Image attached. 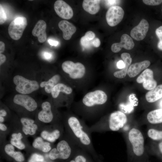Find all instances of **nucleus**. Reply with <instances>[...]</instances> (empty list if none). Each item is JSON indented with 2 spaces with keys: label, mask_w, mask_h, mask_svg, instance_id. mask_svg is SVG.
<instances>
[{
  "label": "nucleus",
  "mask_w": 162,
  "mask_h": 162,
  "mask_svg": "<svg viewBox=\"0 0 162 162\" xmlns=\"http://www.w3.org/2000/svg\"><path fill=\"white\" fill-rule=\"evenodd\" d=\"M70 138L79 148L92 153L95 150L89 127L74 116L68 118L67 121Z\"/></svg>",
  "instance_id": "1"
},
{
  "label": "nucleus",
  "mask_w": 162,
  "mask_h": 162,
  "mask_svg": "<svg viewBox=\"0 0 162 162\" xmlns=\"http://www.w3.org/2000/svg\"><path fill=\"white\" fill-rule=\"evenodd\" d=\"M78 148L71 139L70 142L62 140L58 143L56 148L51 150L49 157L52 160L57 159L66 160L68 158L72 152H75Z\"/></svg>",
  "instance_id": "2"
},
{
  "label": "nucleus",
  "mask_w": 162,
  "mask_h": 162,
  "mask_svg": "<svg viewBox=\"0 0 162 162\" xmlns=\"http://www.w3.org/2000/svg\"><path fill=\"white\" fill-rule=\"evenodd\" d=\"M16 85L15 90L19 93L27 94L38 90L39 85L37 81L27 79L20 75H16L13 78Z\"/></svg>",
  "instance_id": "3"
},
{
  "label": "nucleus",
  "mask_w": 162,
  "mask_h": 162,
  "mask_svg": "<svg viewBox=\"0 0 162 162\" xmlns=\"http://www.w3.org/2000/svg\"><path fill=\"white\" fill-rule=\"evenodd\" d=\"M128 137L134 154L138 156L142 155L144 151V141L141 131L136 128H133L129 131Z\"/></svg>",
  "instance_id": "4"
},
{
  "label": "nucleus",
  "mask_w": 162,
  "mask_h": 162,
  "mask_svg": "<svg viewBox=\"0 0 162 162\" xmlns=\"http://www.w3.org/2000/svg\"><path fill=\"white\" fill-rule=\"evenodd\" d=\"M27 25L26 18L24 16L17 17L13 20L8 27V32L10 37L15 40H19Z\"/></svg>",
  "instance_id": "5"
},
{
  "label": "nucleus",
  "mask_w": 162,
  "mask_h": 162,
  "mask_svg": "<svg viewBox=\"0 0 162 162\" xmlns=\"http://www.w3.org/2000/svg\"><path fill=\"white\" fill-rule=\"evenodd\" d=\"M62 67L63 70L73 79L81 78L85 73V67L80 62L75 63L71 61H67L63 63Z\"/></svg>",
  "instance_id": "6"
},
{
  "label": "nucleus",
  "mask_w": 162,
  "mask_h": 162,
  "mask_svg": "<svg viewBox=\"0 0 162 162\" xmlns=\"http://www.w3.org/2000/svg\"><path fill=\"white\" fill-rule=\"evenodd\" d=\"M106 94L103 91L97 90L86 94L82 99L84 104L88 107L105 104L107 100Z\"/></svg>",
  "instance_id": "7"
},
{
  "label": "nucleus",
  "mask_w": 162,
  "mask_h": 162,
  "mask_svg": "<svg viewBox=\"0 0 162 162\" xmlns=\"http://www.w3.org/2000/svg\"><path fill=\"white\" fill-rule=\"evenodd\" d=\"M127 121V116L123 112L120 111H116L110 114L108 126L110 130L117 131L124 127Z\"/></svg>",
  "instance_id": "8"
},
{
  "label": "nucleus",
  "mask_w": 162,
  "mask_h": 162,
  "mask_svg": "<svg viewBox=\"0 0 162 162\" xmlns=\"http://www.w3.org/2000/svg\"><path fill=\"white\" fill-rule=\"evenodd\" d=\"M124 15V11L121 7L116 5L111 7L106 14L108 24L112 27L117 25L121 21Z\"/></svg>",
  "instance_id": "9"
},
{
  "label": "nucleus",
  "mask_w": 162,
  "mask_h": 162,
  "mask_svg": "<svg viewBox=\"0 0 162 162\" xmlns=\"http://www.w3.org/2000/svg\"><path fill=\"white\" fill-rule=\"evenodd\" d=\"M137 82L142 83L143 88L146 89L151 90L157 85L156 81L154 79L153 72L149 69H146L136 79Z\"/></svg>",
  "instance_id": "10"
},
{
  "label": "nucleus",
  "mask_w": 162,
  "mask_h": 162,
  "mask_svg": "<svg viewBox=\"0 0 162 162\" xmlns=\"http://www.w3.org/2000/svg\"><path fill=\"white\" fill-rule=\"evenodd\" d=\"M14 103L24 107L29 111H33L36 109L37 104L32 97L27 94H18L14 97Z\"/></svg>",
  "instance_id": "11"
},
{
  "label": "nucleus",
  "mask_w": 162,
  "mask_h": 162,
  "mask_svg": "<svg viewBox=\"0 0 162 162\" xmlns=\"http://www.w3.org/2000/svg\"><path fill=\"white\" fill-rule=\"evenodd\" d=\"M54 8L56 14L62 18L68 20L72 18L73 16L72 8L63 0L56 1L54 4Z\"/></svg>",
  "instance_id": "12"
},
{
  "label": "nucleus",
  "mask_w": 162,
  "mask_h": 162,
  "mask_svg": "<svg viewBox=\"0 0 162 162\" xmlns=\"http://www.w3.org/2000/svg\"><path fill=\"white\" fill-rule=\"evenodd\" d=\"M121 57L124 61L120 60L118 62L117 66L118 68L122 69L116 71L114 73V76L118 78H123L126 76L127 73L128 68L132 61L130 55L128 53H122L121 55Z\"/></svg>",
  "instance_id": "13"
},
{
  "label": "nucleus",
  "mask_w": 162,
  "mask_h": 162,
  "mask_svg": "<svg viewBox=\"0 0 162 162\" xmlns=\"http://www.w3.org/2000/svg\"><path fill=\"white\" fill-rule=\"evenodd\" d=\"M149 28V24L145 19H142L139 24L131 31V37L135 40L140 41L145 37Z\"/></svg>",
  "instance_id": "14"
},
{
  "label": "nucleus",
  "mask_w": 162,
  "mask_h": 162,
  "mask_svg": "<svg viewBox=\"0 0 162 162\" xmlns=\"http://www.w3.org/2000/svg\"><path fill=\"white\" fill-rule=\"evenodd\" d=\"M134 46V42L128 35L126 34H123L121 38V41L119 43H116L111 46V50L115 53L119 52L122 48L130 50L132 49Z\"/></svg>",
  "instance_id": "15"
},
{
  "label": "nucleus",
  "mask_w": 162,
  "mask_h": 162,
  "mask_svg": "<svg viewBox=\"0 0 162 162\" xmlns=\"http://www.w3.org/2000/svg\"><path fill=\"white\" fill-rule=\"evenodd\" d=\"M46 24L45 22L43 20H40L37 22L32 30V34L37 37L40 43H44L46 40Z\"/></svg>",
  "instance_id": "16"
},
{
  "label": "nucleus",
  "mask_w": 162,
  "mask_h": 162,
  "mask_svg": "<svg viewBox=\"0 0 162 162\" xmlns=\"http://www.w3.org/2000/svg\"><path fill=\"white\" fill-rule=\"evenodd\" d=\"M42 110L38 114V118L40 121L46 123L51 122L53 118V116L51 111V105L50 102L45 101L41 105Z\"/></svg>",
  "instance_id": "17"
},
{
  "label": "nucleus",
  "mask_w": 162,
  "mask_h": 162,
  "mask_svg": "<svg viewBox=\"0 0 162 162\" xmlns=\"http://www.w3.org/2000/svg\"><path fill=\"white\" fill-rule=\"evenodd\" d=\"M59 28L63 32V37L65 40H70L76 32V28L72 23L67 20H62L58 24Z\"/></svg>",
  "instance_id": "18"
},
{
  "label": "nucleus",
  "mask_w": 162,
  "mask_h": 162,
  "mask_svg": "<svg viewBox=\"0 0 162 162\" xmlns=\"http://www.w3.org/2000/svg\"><path fill=\"white\" fill-rule=\"evenodd\" d=\"M150 64V62L147 60L134 63L129 67L127 74L130 77H134L141 71L146 69Z\"/></svg>",
  "instance_id": "19"
},
{
  "label": "nucleus",
  "mask_w": 162,
  "mask_h": 162,
  "mask_svg": "<svg viewBox=\"0 0 162 162\" xmlns=\"http://www.w3.org/2000/svg\"><path fill=\"white\" fill-rule=\"evenodd\" d=\"M100 0H84L82 7L86 12L92 14H94L99 11L100 7Z\"/></svg>",
  "instance_id": "20"
},
{
  "label": "nucleus",
  "mask_w": 162,
  "mask_h": 162,
  "mask_svg": "<svg viewBox=\"0 0 162 162\" xmlns=\"http://www.w3.org/2000/svg\"><path fill=\"white\" fill-rule=\"evenodd\" d=\"M20 121L23 125L22 131L25 134L33 135L35 134L38 127L36 124L34 123V120L27 118H22L21 119Z\"/></svg>",
  "instance_id": "21"
},
{
  "label": "nucleus",
  "mask_w": 162,
  "mask_h": 162,
  "mask_svg": "<svg viewBox=\"0 0 162 162\" xmlns=\"http://www.w3.org/2000/svg\"><path fill=\"white\" fill-rule=\"evenodd\" d=\"M162 97V84L150 90L146 95V98L148 102L153 103Z\"/></svg>",
  "instance_id": "22"
},
{
  "label": "nucleus",
  "mask_w": 162,
  "mask_h": 162,
  "mask_svg": "<svg viewBox=\"0 0 162 162\" xmlns=\"http://www.w3.org/2000/svg\"><path fill=\"white\" fill-rule=\"evenodd\" d=\"M60 80V76L58 74H56L48 81L41 82L40 86L41 88L44 87L45 91L46 93H50L54 87L58 84Z\"/></svg>",
  "instance_id": "23"
},
{
  "label": "nucleus",
  "mask_w": 162,
  "mask_h": 162,
  "mask_svg": "<svg viewBox=\"0 0 162 162\" xmlns=\"http://www.w3.org/2000/svg\"><path fill=\"white\" fill-rule=\"evenodd\" d=\"M148 122L152 124L162 123V109L154 110L149 112L147 115Z\"/></svg>",
  "instance_id": "24"
},
{
  "label": "nucleus",
  "mask_w": 162,
  "mask_h": 162,
  "mask_svg": "<svg viewBox=\"0 0 162 162\" xmlns=\"http://www.w3.org/2000/svg\"><path fill=\"white\" fill-rule=\"evenodd\" d=\"M72 92V88L63 83H58L53 88L51 94L52 97L56 98L60 92H62L67 94H70Z\"/></svg>",
  "instance_id": "25"
},
{
  "label": "nucleus",
  "mask_w": 162,
  "mask_h": 162,
  "mask_svg": "<svg viewBox=\"0 0 162 162\" xmlns=\"http://www.w3.org/2000/svg\"><path fill=\"white\" fill-rule=\"evenodd\" d=\"M4 150L6 154L17 161L22 162L24 160L23 154L20 152H15L14 147L12 144H8L6 145L4 147Z\"/></svg>",
  "instance_id": "26"
},
{
  "label": "nucleus",
  "mask_w": 162,
  "mask_h": 162,
  "mask_svg": "<svg viewBox=\"0 0 162 162\" xmlns=\"http://www.w3.org/2000/svg\"><path fill=\"white\" fill-rule=\"evenodd\" d=\"M32 146L34 148L44 152H47L51 148L50 143L44 142L42 138L40 137H38L34 140L32 143Z\"/></svg>",
  "instance_id": "27"
},
{
  "label": "nucleus",
  "mask_w": 162,
  "mask_h": 162,
  "mask_svg": "<svg viewBox=\"0 0 162 162\" xmlns=\"http://www.w3.org/2000/svg\"><path fill=\"white\" fill-rule=\"evenodd\" d=\"M41 136L44 139L47 141L53 142L58 139L60 136V131L58 129H55L51 132H49L47 131H43Z\"/></svg>",
  "instance_id": "28"
},
{
  "label": "nucleus",
  "mask_w": 162,
  "mask_h": 162,
  "mask_svg": "<svg viewBox=\"0 0 162 162\" xmlns=\"http://www.w3.org/2000/svg\"><path fill=\"white\" fill-rule=\"evenodd\" d=\"M12 138L11 139V144L20 149L25 148V145L22 142L21 139L22 136L21 133H14L12 135Z\"/></svg>",
  "instance_id": "29"
},
{
  "label": "nucleus",
  "mask_w": 162,
  "mask_h": 162,
  "mask_svg": "<svg viewBox=\"0 0 162 162\" xmlns=\"http://www.w3.org/2000/svg\"><path fill=\"white\" fill-rule=\"evenodd\" d=\"M148 136L152 139L155 140H162V131L158 130L151 128L148 130L147 132Z\"/></svg>",
  "instance_id": "30"
},
{
  "label": "nucleus",
  "mask_w": 162,
  "mask_h": 162,
  "mask_svg": "<svg viewBox=\"0 0 162 162\" xmlns=\"http://www.w3.org/2000/svg\"><path fill=\"white\" fill-rule=\"evenodd\" d=\"M155 33L159 40L157 44L159 50L162 51V26L156 29Z\"/></svg>",
  "instance_id": "31"
},
{
  "label": "nucleus",
  "mask_w": 162,
  "mask_h": 162,
  "mask_svg": "<svg viewBox=\"0 0 162 162\" xmlns=\"http://www.w3.org/2000/svg\"><path fill=\"white\" fill-rule=\"evenodd\" d=\"M44 160V158L42 155L34 153L31 156L28 162H43Z\"/></svg>",
  "instance_id": "32"
},
{
  "label": "nucleus",
  "mask_w": 162,
  "mask_h": 162,
  "mask_svg": "<svg viewBox=\"0 0 162 162\" xmlns=\"http://www.w3.org/2000/svg\"><path fill=\"white\" fill-rule=\"evenodd\" d=\"M92 40L88 41L87 40L84 36L82 37L80 39V44L82 46L86 48L90 47L92 44Z\"/></svg>",
  "instance_id": "33"
},
{
  "label": "nucleus",
  "mask_w": 162,
  "mask_h": 162,
  "mask_svg": "<svg viewBox=\"0 0 162 162\" xmlns=\"http://www.w3.org/2000/svg\"><path fill=\"white\" fill-rule=\"evenodd\" d=\"M7 20L6 15L4 8L0 4V24H2L4 23Z\"/></svg>",
  "instance_id": "34"
},
{
  "label": "nucleus",
  "mask_w": 162,
  "mask_h": 162,
  "mask_svg": "<svg viewBox=\"0 0 162 162\" xmlns=\"http://www.w3.org/2000/svg\"><path fill=\"white\" fill-rule=\"evenodd\" d=\"M142 1L146 4L152 6L158 5L162 2L161 0H143Z\"/></svg>",
  "instance_id": "35"
},
{
  "label": "nucleus",
  "mask_w": 162,
  "mask_h": 162,
  "mask_svg": "<svg viewBox=\"0 0 162 162\" xmlns=\"http://www.w3.org/2000/svg\"><path fill=\"white\" fill-rule=\"evenodd\" d=\"M84 36L87 40L91 41L94 38L95 34L92 31H88L86 32Z\"/></svg>",
  "instance_id": "36"
},
{
  "label": "nucleus",
  "mask_w": 162,
  "mask_h": 162,
  "mask_svg": "<svg viewBox=\"0 0 162 162\" xmlns=\"http://www.w3.org/2000/svg\"><path fill=\"white\" fill-rule=\"evenodd\" d=\"M100 41L99 39L98 38H94L92 40V45L96 47H98L100 45Z\"/></svg>",
  "instance_id": "37"
},
{
  "label": "nucleus",
  "mask_w": 162,
  "mask_h": 162,
  "mask_svg": "<svg viewBox=\"0 0 162 162\" xmlns=\"http://www.w3.org/2000/svg\"><path fill=\"white\" fill-rule=\"evenodd\" d=\"M106 4L109 5H113L120 3V1L119 0H105Z\"/></svg>",
  "instance_id": "38"
},
{
  "label": "nucleus",
  "mask_w": 162,
  "mask_h": 162,
  "mask_svg": "<svg viewBox=\"0 0 162 162\" xmlns=\"http://www.w3.org/2000/svg\"><path fill=\"white\" fill-rule=\"evenodd\" d=\"M74 160L76 162H88L87 161L86 157L80 156L75 158Z\"/></svg>",
  "instance_id": "39"
},
{
  "label": "nucleus",
  "mask_w": 162,
  "mask_h": 162,
  "mask_svg": "<svg viewBox=\"0 0 162 162\" xmlns=\"http://www.w3.org/2000/svg\"><path fill=\"white\" fill-rule=\"evenodd\" d=\"M6 60L5 56L2 53L0 54V64L1 65L4 63Z\"/></svg>",
  "instance_id": "40"
},
{
  "label": "nucleus",
  "mask_w": 162,
  "mask_h": 162,
  "mask_svg": "<svg viewBox=\"0 0 162 162\" xmlns=\"http://www.w3.org/2000/svg\"><path fill=\"white\" fill-rule=\"evenodd\" d=\"M48 41L50 45L52 46H57L58 44L57 41L51 39H49Z\"/></svg>",
  "instance_id": "41"
},
{
  "label": "nucleus",
  "mask_w": 162,
  "mask_h": 162,
  "mask_svg": "<svg viewBox=\"0 0 162 162\" xmlns=\"http://www.w3.org/2000/svg\"><path fill=\"white\" fill-rule=\"evenodd\" d=\"M5 49V44L2 41H0V53H2Z\"/></svg>",
  "instance_id": "42"
},
{
  "label": "nucleus",
  "mask_w": 162,
  "mask_h": 162,
  "mask_svg": "<svg viewBox=\"0 0 162 162\" xmlns=\"http://www.w3.org/2000/svg\"><path fill=\"white\" fill-rule=\"evenodd\" d=\"M44 58L46 59H49L52 57V55L48 52H45L44 54Z\"/></svg>",
  "instance_id": "43"
},
{
  "label": "nucleus",
  "mask_w": 162,
  "mask_h": 162,
  "mask_svg": "<svg viewBox=\"0 0 162 162\" xmlns=\"http://www.w3.org/2000/svg\"><path fill=\"white\" fill-rule=\"evenodd\" d=\"M7 115V112L4 110H0V116H5Z\"/></svg>",
  "instance_id": "44"
},
{
  "label": "nucleus",
  "mask_w": 162,
  "mask_h": 162,
  "mask_svg": "<svg viewBox=\"0 0 162 162\" xmlns=\"http://www.w3.org/2000/svg\"><path fill=\"white\" fill-rule=\"evenodd\" d=\"M7 127L4 124L2 123L0 124V130L3 131H5L7 130Z\"/></svg>",
  "instance_id": "45"
},
{
  "label": "nucleus",
  "mask_w": 162,
  "mask_h": 162,
  "mask_svg": "<svg viewBox=\"0 0 162 162\" xmlns=\"http://www.w3.org/2000/svg\"><path fill=\"white\" fill-rule=\"evenodd\" d=\"M159 150L162 154V141L160 142L158 145Z\"/></svg>",
  "instance_id": "46"
},
{
  "label": "nucleus",
  "mask_w": 162,
  "mask_h": 162,
  "mask_svg": "<svg viewBox=\"0 0 162 162\" xmlns=\"http://www.w3.org/2000/svg\"><path fill=\"white\" fill-rule=\"evenodd\" d=\"M4 121V118L2 116H0V122H3Z\"/></svg>",
  "instance_id": "47"
},
{
  "label": "nucleus",
  "mask_w": 162,
  "mask_h": 162,
  "mask_svg": "<svg viewBox=\"0 0 162 162\" xmlns=\"http://www.w3.org/2000/svg\"><path fill=\"white\" fill-rule=\"evenodd\" d=\"M160 107L161 108V109H162V100H161L160 102Z\"/></svg>",
  "instance_id": "48"
},
{
  "label": "nucleus",
  "mask_w": 162,
  "mask_h": 162,
  "mask_svg": "<svg viewBox=\"0 0 162 162\" xmlns=\"http://www.w3.org/2000/svg\"><path fill=\"white\" fill-rule=\"evenodd\" d=\"M69 162H76L74 160H71Z\"/></svg>",
  "instance_id": "49"
},
{
  "label": "nucleus",
  "mask_w": 162,
  "mask_h": 162,
  "mask_svg": "<svg viewBox=\"0 0 162 162\" xmlns=\"http://www.w3.org/2000/svg\"></svg>",
  "instance_id": "50"
}]
</instances>
